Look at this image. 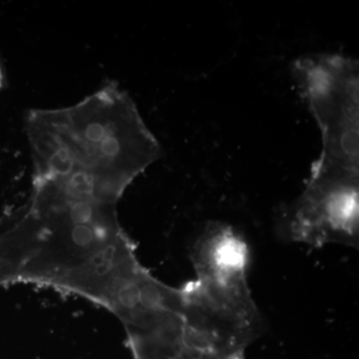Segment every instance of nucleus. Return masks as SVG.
I'll use <instances>...</instances> for the list:
<instances>
[{
	"label": "nucleus",
	"mask_w": 359,
	"mask_h": 359,
	"mask_svg": "<svg viewBox=\"0 0 359 359\" xmlns=\"http://www.w3.org/2000/svg\"><path fill=\"white\" fill-rule=\"evenodd\" d=\"M191 256L196 278L180 287L187 337L212 353H243L264 327L248 285L249 245L230 224L212 222Z\"/></svg>",
	"instance_id": "f257e3e1"
},
{
	"label": "nucleus",
	"mask_w": 359,
	"mask_h": 359,
	"mask_svg": "<svg viewBox=\"0 0 359 359\" xmlns=\"http://www.w3.org/2000/svg\"><path fill=\"white\" fill-rule=\"evenodd\" d=\"M0 79H1V75H0Z\"/></svg>",
	"instance_id": "7ed1b4c3"
},
{
	"label": "nucleus",
	"mask_w": 359,
	"mask_h": 359,
	"mask_svg": "<svg viewBox=\"0 0 359 359\" xmlns=\"http://www.w3.org/2000/svg\"><path fill=\"white\" fill-rule=\"evenodd\" d=\"M280 235L313 248L359 245V175L311 171L301 195L285 205Z\"/></svg>",
	"instance_id": "f03ea898"
}]
</instances>
